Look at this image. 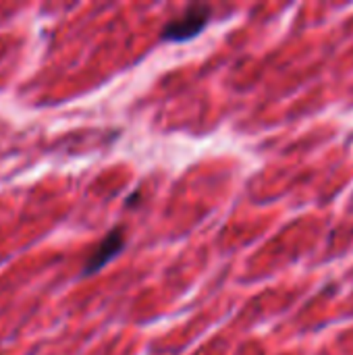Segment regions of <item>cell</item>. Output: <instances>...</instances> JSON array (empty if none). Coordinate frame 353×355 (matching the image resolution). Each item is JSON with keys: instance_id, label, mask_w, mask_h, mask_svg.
Returning <instances> with one entry per match:
<instances>
[{"instance_id": "obj_2", "label": "cell", "mask_w": 353, "mask_h": 355, "mask_svg": "<svg viewBox=\"0 0 353 355\" xmlns=\"http://www.w3.org/2000/svg\"><path fill=\"white\" fill-rule=\"evenodd\" d=\"M125 227H114L110 229V233L98 243V248L92 252V256L87 258L85 266H83V277H92L96 272H100L108 262H112L125 248Z\"/></svg>"}, {"instance_id": "obj_1", "label": "cell", "mask_w": 353, "mask_h": 355, "mask_svg": "<svg viewBox=\"0 0 353 355\" xmlns=\"http://www.w3.org/2000/svg\"><path fill=\"white\" fill-rule=\"evenodd\" d=\"M210 19H212V8L208 4L196 2V4H189L179 19L169 21L162 27L160 35L166 42H189L208 27Z\"/></svg>"}]
</instances>
